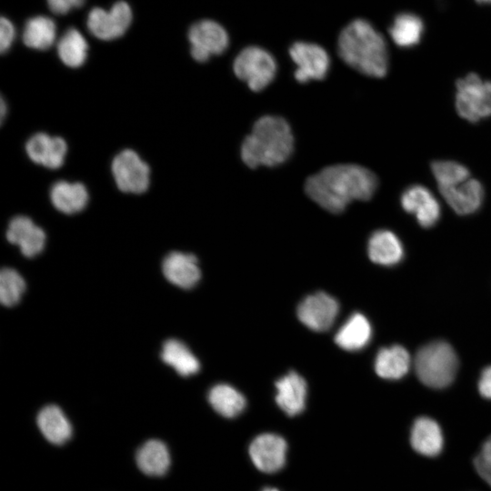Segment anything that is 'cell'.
Here are the masks:
<instances>
[{
  "label": "cell",
  "mask_w": 491,
  "mask_h": 491,
  "mask_svg": "<svg viewBox=\"0 0 491 491\" xmlns=\"http://www.w3.org/2000/svg\"><path fill=\"white\" fill-rule=\"evenodd\" d=\"M116 186L124 193L142 194L150 185V168L132 149L118 153L111 165Z\"/></svg>",
  "instance_id": "cell-7"
},
{
  "label": "cell",
  "mask_w": 491,
  "mask_h": 491,
  "mask_svg": "<svg viewBox=\"0 0 491 491\" xmlns=\"http://www.w3.org/2000/svg\"><path fill=\"white\" fill-rule=\"evenodd\" d=\"M411 365L408 351L398 345L381 348L375 359L377 376L385 379H399L406 376Z\"/></svg>",
  "instance_id": "cell-25"
},
{
  "label": "cell",
  "mask_w": 491,
  "mask_h": 491,
  "mask_svg": "<svg viewBox=\"0 0 491 491\" xmlns=\"http://www.w3.org/2000/svg\"><path fill=\"white\" fill-rule=\"evenodd\" d=\"M431 171L438 188L455 185L470 178L468 168L453 160H436L431 163Z\"/></svg>",
  "instance_id": "cell-31"
},
{
  "label": "cell",
  "mask_w": 491,
  "mask_h": 491,
  "mask_svg": "<svg viewBox=\"0 0 491 491\" xmlns=\"http://www.w3.org/2000/svg\"><path fill=\"white\" fill-rule=\"evenodd\" d=\"M25 289L20 274L13 268H4L0 273V300L5 306L17 304Z\"/></svg>",
  "instance_id": "cell-32"
},
{
  "label": "cell",
  "mask_w": 491,
  "mask_h": 491,
  "mask_svg": "<svg viewBox=\"0 0 491 491\" xmlns=\"http://www.w3.org/2000/svg\"><path fill=\"white\" fill-rule=\"evenodd\" d=\"M25 152L34 163L49 169H57L65 162L67 145L60 136L36 133L27 140Z\"/></svg>",
  "instance_id": "cell-14"
},
{
  "label": "cell",
  "mask_w": 491,
  "mask_h": 491,
  "mask_svg": "<svg viewBox=\"0 0 491 491\" xmlns=\"http://www.w3.org/2000/svg\"><path fill=\"white\" fill-rule=\"evenodd\" d=\"M340 57L352 68L371 77H384L388 70V52L383 35L364 19H356L340 33Z\"/></svg>",
  "instance_id": "cell-2"
},
{
  "label": "cell",
  "mask_w": 491,
  "mask_h": 491,
  "mask_svg": "<svg viewBox=\"0 0 491 491\" xmlns=\"http://www.w3.org/2000/svg\"><path fill=\"white\" fill-rule=\"evenodd\" d=\"M478 391L483 397L491 399V366L482 371L478 381Z\"/></svg>",
  "instance_id": "cell-36"
},
{
  "label": "cell",
  "mask_w": 491,
  "mask_h": 491,
  "mask_svg": "<svg viewBox=\"0 0 491 491\" xmlns=\"http://www.w3.org/2000/svg\"><path fill=\"white\" fill-rule=\"evenodd\" d=\"M36 423L44 437L53 445L62 446L72 437V425L63 410L55 405L43 407L37 415Z\"/></svg>",
  "instance_id": "cell-20"
},
{
  "label": "cell",
  "mask_w": 491,
  "mask_h": 491,
  "mask_svg": "<svg viewBox=\"0 0 491 491\" xmlns=\"http://www.w3.org/2000/svg\"><path fill=\"white\" fill-rule=\"evenodd\" d=\"M410 443L413 449L422 456H438L444 445V437L439 425L430 417H418L411 428Z\"/></svg>",
  "instance_id": "cell-19"
},
{
  "label": "cell",
  "mask_w": 491,
  "mask_h": 491,
  "mask_svg": "<svg viewBox=\"0 0 491 491\" xmlns=\"http://www.w3.org/2000/svg\"><path fill=\"white\" fill-rule=\"evenodd\" d=\"M135 463L145 475L163 476L171 465L169 449L163 441L150 439L138 447L135 453Z\"/></svg>",
  "instance_id": "cell-21"
},
{
  "label": "cell",
  "mask_w": 491,
  "mask_h": 491,
  "mask_svg": "<svg viewBox=\"0 0 491 491\" xmlns=\"http://www.w3.org/2000/svg\"><path fill=\"white\" fill-rule=\"evenodd\" d=\"M161 358L182 376L195 375L200 369V364L195 356L177 339H168L164 343Z\"/></svg>",
  "instance_id": "cell-27"
},
{
  "label": "cell",
  "mask_w": 491,
  "mask_h": 491,
  "mask_svg": "<svg viewBox=\"0 0 491 491\" xmlns=\"http://www.w3.org/2000/svg\"><path fill=\"white\" fill-rule=\"evenodd\" d=\"M208 401L213 409L220 416L234 418L246 408L245 396L235 387L227 384H217L208 393Z\"/></svg>",
  "instance_id": "cell-26"
},
{
  "label": "cell",
  "mask_w": 491,
  "mask_h": 491,
  "mask_svg": "<svg viewBox=\"0 0 491 491\" xmlns=\"http://www.w3.org/2000/svg\"><path fill=\"white\" fill-rule=\"evenodd\" d=\"M372 327L368 319L360 313L351 315L335 336L336 344L346 351H358L368 345Z\"/></svg>",
  "instance_id": "cell-24"
},
{
  "label": "cell",
  "mask_w": 491,
  "mask_h": 491,
  "mask_svg": "<svg viewBox=\"0 0 491 491\" xmlns=\"http://www.w3.org/2000/svg\"><path fill=\"white\" fill-rule=\"evenodd\" d=\"M378 186L376 175L355 164L327 166L306 182L307 195L324 209L339 214L356 200H369Z\"/></svg>",
  "instance_id": "cell-1"
},
{
  "label": "cell",
  "mask_w": 491,
  "mask_h": 491,
  "mask_svg": "<svg viewBox=\"0 0 491 491\" xmlns=\"http://www.w3.org/2000/svg\"><path fill=\"white\" fill-rule=\"evenodd\" d=\"M339 312L336 298L325 292H316L305 297L297 307L300 322L316 332L328 330Z\"/></svg>",
  "instance_id": "cell-11"
},
{
  "label": "cell",
  "mask_w": 491,
  "mask_h": 491,
  "mask_svg": "<svg viewBox=\"0 0 491 491\" xmlns=\"http://www.w3.org/2000/svg\"><path fill=\"white\" fill-rule=\"evenodd\" d=\"M479 4H491V0H476Z\"/></svg>",
  "instance_id": "cell-39"
},
{
  "label": "cell",
  "mask_w": 491,
  "mask_h": 491,
  "mask_svg": "<svg viewBox=\"0 0 491 491\" xmlns=\"http://www.w3.org/2000/svg\"><path fill=\"white\" fill-rule=\"evenodd\" d=\"M133 18L130 5L118 1L110 10L93 8L87 16V29L96 38L111 41L121 37L129 28Z\"/></svg>",
  "instance_id": "cell-8"
},
{
  "label": "cell",
  "mask_w": 491,
  "mask_h": 491,
  "mask_svg": "<svg viewBox=\"0 0 491 491\" xmlns=\"http://www.w3.org/2000/svg\"><path fill=\"white\" fill-rule=\"evenodd\" d=\"M424 31L420 17L411 13L399 14L394 20L389 35L399 47H412L417 45Z\"/></svg>",
  "instance_id": "cell-30"
},
{
  "label": "cell",
  "mask_w": 491,
  "mask_h": 491,
  "mask_svg": "<svg viewBox=\"0 0 491 491\" xmlns=\"http://www.w3.org/2000/svg\"><path fill=\"white\" fill-rule=\"evenodd\" d=\"M60 60L68 67L77 68L87 58L88 45L83 35L75 28H69L60 37L56 45Z\"/></svg>",
  "instance_id": "cell-29"
},
{
  "label": "cell",
  "mask_w": 491,
  "mask_h": 491,
  "mask_svg": "<svg viewBox=\"0 0 491 491\" xmlns=\"http://www.w3.org/2000/svg\"><path fill=\"white\" fill-rule=\"evenodd\" d=\"M7 240L19 246L22 254L33 257L42 252L45 244V234L31 218L25 215L15 216L6 231Z\"/></svg>",
  "instance_id": "cell-16"
},
{
  "label": "cell",
  "mask_w": 491,
  "mask_h": 491,
  "mask_svg": "<svg viewBox=\"0 0 491 491\" xmlns=\"http://www.w3.org/2000/svg\"><path fill=\"white\" fill-rule=\"evenodd\" d=\"M455 105L457 114L470 123L491 116V82L470 73L457 80Z\"/></svg>",
  "instance_id": "cell-5"
},
{
  "label": "cell",
  "mask_w": 491,
  "mask_h": 491,
  "mask_svg": "<svg viewBox=\"0 0 491 491\" xmlns=\"http://www.w3.org/2000/svg\"><path fill=\"white\" fill-rule=\"evenodd\" d=\"M15 36V26L12 22L5 17L0 20V51L2 54L7 52L13 45Z\"/></svg>",
  "instance_id": "cell-34"
},
{
  "label": "cell",
  "mask_w": 491,
  "mask_h": 491,
  "mask_svg": "<svg viewBox=\"0 0 491 491\" xmlns=\"http://www.w3.org/2000/svg\"><path fill=\"white\" fill-rule=\"evenodd\" d=\"M400 204L408 214L416 216L418 224L425 227L435 225L441 215V206L433 193L423 185L407 186L401 194Z\"/></svg>",
  "instance_id": "cell-13"
},
{
  "label": "cell",
  "mask_w": 491,
  "mask_h": 491,
  "mask_svg": "<svg viewBox=\"0 0 491 491\" xmlns=\"http://www.w3.org/2000/svg\"><path fill=\"white\" fill-rule=\"evenodd\" d=\"M474 465L478 475L491 486V436L482 445Z\"/></svg>",
  "instance_id": "cell-33"
},
{
  "label": "cell",
  "mask_w": 491,
  "mask_h": 491,
  "mask_svg": "<svg viewBox=\"0 0 491 491\" xmlns=\"http://www.w3.org/2000/svg\"><path fill=\"white\" fill-rule=\"evenodd\" d=\"M188 40L192 57L200 63L206 62L213 55L223 54L229 44L225 29L210 19L193 24L188 31Z\"/></svg>",
  "instance_id": "cell-9"
},
{
  "label": "cell",
  "mask_w": 491,
  "mask_h": 491,
  "mask_svg": "<svg viewBox=\"0 0 491 491\" xmlns=\"http://www.w3.org/2000/svg\"><path fill=\"white\" fill-rule=\"evenodd\" d=\"M163 273L172 284L185 289L194 287L201 277L197 258L182 252H171L163 261Z\"/></svg>",
  "instance_id": "cell-18"
},
{
  "label": "cell",
  "mask_w": 491,
  "mask_h": 491,
  "mask_svg": "<svg viewBox=\"0 0 491 491\" xmlns=\"http://www.w3.org/2000/svg\"><path fill=\"white\" fill-rule=\"evenodd\" d=\"M56 38L55 22L44 15L28 19L23 31L25 45L35 50H46L53 45Z\"/></svg>",
  "instance_id": "cell-28"
},
{
  "label": "cell",
  "mask_w": 491,
  "mask_h": 491,
  "mask_svg": "<svg viewBox=\"0 0 491 491\" xmlns=\"http://www.w3.org/2000/svg\"><path fill=\"white\" fill-rule=\"evenodd\" d=\"M88 199L86 187L79 182L57 181L50 190V200L54 207L67 215L82 211Z\"/></svg>",
  "instance_id": "cell-23"
},
{
  "label": "cell",
  "mask_w": 491,
  "mask_h": 491,
  "mask_svg": "<svg viewBox=\"0 0 491 491\" xmlns=\"http://www.w3.org/2000/svg\"><path fill=\"white\" fill-rule=\"evenodd\" d=\"M289 55L296 65L294 73L299 83L322 80L327 75L330 58L320 45L307 42H296L289 49Z\"/></svg>",
  "instance_id": "cell-10"
},
{
  "label": "cell",
  "mask_w": 491,
  "mask_h": 491,
  "mask_svg": "<svg viewBox=\"0 0 491 491\" xmlns=\"http://www.w3.org/2000/svg\"><path fill=\"white\" fill-rule=\"evenodd\" d=\"M370 260L382 266H393L401 261L404 248L399 238L390 230L375 231L367 243Z\"/></svg>",
  "instance_id": "cell-22"
},
{
  "label": "cell",
  "mask_w": 491,
  "mask_h": 491,
  "mask_svg": "<svg viewBox=\"0 0 491 491\" xmlns=\"http://www.w3.org/2000/svg\"><path fill=\"white\" fill-rule=\"evenodd\" d=\"M293 149L294 136L288 123L279 116L264 115L243 141L241 157L251 168L276 166L290 157Z\"/></svg>",
  "instance_id": "cell-3"
},
{
  "label": "cell",
  "mask_w": 491,
  "mask_h": 491,
  "mask_svg": "<svg viewBox=\"0 0 491 491\" xmlns=\"http://www.w3.org/2000/svg\"><path fill=\"white\" fill-rule=\"evenodd\" d=\"M7 115V105L4 100V98H1V105H0V115H1V122H3L5 118V115Z\"/></svg>",
  "instance_id": "cell-37"
},
{
  "label": "cell",
  "mask_w": 491,
  "mask_h": 491,
  "mask_svg": "<svg viewBox=\"0 0 491 491\" xmlns=\"http://www.w3.org/2000/svg\"><path fill=\"white\" fill-rule=\"evenodd\" d=\"M235 75L253 91H261L275 78L276 62L266 50L258 46L244 48L234 61Z\"/></svg>",
  "instance_id": "cell-6"
},
{
  "label": "cell",
  "mask_w": 491,
  "mask_h": 491,
  "mask_svg": "<svg viewBox=\"0 0 491 491\" xmlns=\"http://www.w3.org/2000/svg\"><path fill=\"white\" fill-rule=\"evenodd\" d=\"M261 491H279V490L275 487H265Z\"/></svg>",
  "instance_id": "cell-38"
},
{
  "label": "cell",
  "mask_w": 491,
  "mask_h": 491,
  "mask_svg": "<svg viewBox=\"0 0 491 491\" xmlns=\"http://www.w3.org/2000/svg\"><path fill=\"white\" fill-rule=\"evenodd\" d=\"M85 0H46L49 9L56 15H65L72 9L78 8Z\"/></svg>",
  "instance_id": "cell-35"
},
{
  "label": "cell",
  "mask_w": 491,
  "mask_h": 491,
  "mask_svg": "<svg viewBox=\"0 0 491 491\" xmlns=\"http://www.w3.org/2000/svg\"><path fill=\"white\" fill-rule=\"evenodd\" d=\"M287 444L276 434L257 436L249 446V456L255 466L264 473H276L286 464Z\"/></svg>",
  "instance_id": "cell-12"
},
{
  "label": "cell",
  "mask_w": 491,
  "mask_h": 491,
  "mask_svg": "<svg viewBox=\"0 0 491 491\" xmlns=\"http://www.w3.org/2000/svg\"><path fill=\"white\" fill-rule=\"evenodd\" d=\"M458 359L453 347L445 341H434L422 346L415 358L418 379L426 386L445 388L455 379Z\"/></svg>",
  "instance_id": "cell-4"
},
{
  "label": "cell",
  "mask_w": 491,
  "mask_h": 491,
  "mask_svg": "<svg viewBox=\"0 0 491 491\" xmlns=\"http://www.w3.org/2000/svg\"><path fill=\"white\" fill-rule=\"evenodd\" d=\"M438 189L447 205L460 215H467L478 211L485 198L482 184L471 177L455 185Z\"/></svg>",
  "instance_id": "cell-15"
},
{
  "label": "cell",
  "mask_w": 491,
  "mask_h": 491,
  "mask_svg": "<svg viewBox=\"0 0 491 491\" xmlns=\"http://www.w3.org/2000/svg\"><path fill=\"white\" fill-rule=\"evenodd\" d=\"M277 406L289 416L304 411L307 386L306 380L296 372L290 371L276 382Z\"/></svg>",
  "instance_id": "cell-17"
}]
</instances>
